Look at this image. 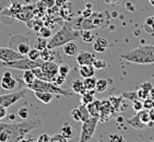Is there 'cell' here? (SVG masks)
<instances>
[{
  "mask_svg": "<svg viewBox=\"0 0 154 142\" xmlns=\"http://www.w3.org/2000/svg\"><path fill=\"white\" fill-rule=\"evenodd\" d=\"M95 93H96L95 90H86L85 93H84L83 95H81V96H82V97H81V104L86 106L88 104H90L91 102L94 101Z\"/></svg>",
  "mask_w": 154,
  "mask_h": 142,
  "instance_id": "cb8c5ba5",
  "label": "cell"
},
{
  "mask_svg": "<svg viewBox=\"0 0 154 142\" xmlns=\"http://www.w3.org/2000/svg\"><path fill=\"white\" fill-rule=\"evenodd\" d=\"M80 32H81L80 37L82 39L83 42H85V43H93L95 41L94 33L91 32L90 30H81Z\"/></svg>",
  "mask_w": 154,
  "mask_h": 142,
  "instance_id": "484cf974",
  "label": "cell"
},
{
  "mask_svg": "<svg viewBox=\"0 0 154 142\" xmlns=\"http://www.w3.org/2000/svg\"><path fill=\"white\" fill-rule=\"evenodd\" d=\"M18 116L22 120H26L29 118V116H30V112H29L26 107H21L20 110H18Z\"/></svg>",
  "mask_w": 154,
  "mask_h": 142,
  "instance_id": "d590c367",
  "label": "cell"
},
{
  "mask_svg": "<svg viewBox=\"0 0 154 142\" xmlns=\"http://www.w3.org/2000/svg\"><path fill=\"white\" fill-rule=\"evenodd\" d=\"M63 53L68 57H72L74 55H77L78 53V46L73 42H69L67 44L63 45Z\"/></svg>",
  "mask_w": 154,
  "mask_h": 142,
  "instance_id": "603a6c76",
  "label": "cell"
},
{
  "mask_svg": "<svg viewBox=\"0 0 154 142\" xmlns=\"http://www.w3.org/2000/svg\"><path fill=\"white\" fill-rule=\"evenodd\" d=\"M86 107H88V110H89V112H90V115L95 116V117H98V118H100V115H101V108H102L101 100H96V98H95L93 102L88 104Z\"/></svg>",
  "mask_w": 154,
  "mask_h": 142,
  "instance_id": "2e32d148",
  "label": "cell"
},
{
  "mask_svg": "<svg viewBox=\"0 0 154 142\" xmlns=\"http://www.w3.org/2000/svg\"><path fill=\"white\" fill-rule=\"evenodd\" d=\"M140 88L141 89H143L145 92H150L151 91V89L153 88V84H152L150 81H145V82H143V83H141V85H140Z\"/></svg>",
  "mask_w": 154,
  "mask_h": 142,
  "instance_id": "7dc6e473",
  "label": "cell"
},
{
  "mask_svg": "<svg viewBox=\"0 0 154 142\" xmlns=\"http://www.w3.org/2000/svg\"><path fill=\"white\" fill-rule=\"evenodd\" d=\"M93 66H94V68L96 70H102V69L108 68V63L105 60H102V59H94Z\"/></svg>",
  "mask_w": 154,
  "mask_h": 142,
  "instance_id": "836d02e7",
  "label": "cell"
},
{
  "mask_svg": "<svg viewBox=\"0 0 154 142\" xmlns=\"http://www.w3.org/2000/svg\"><path fill=\"white\" fill-rule=\"evenodd\" d=\"M37 142H51V137L47 133H43V134H41L38 137Z\"/></svg>",
  "mask_w": 154,
  "mask_h": 142,
  "instance_id": "681fc988",
  "label": "cell"
},
{
  "mask_svg": "<svg viewBox=\"0 0 154 142\" xmlns=\"http://www.w3.org/2000/svg\"><path fill=\"white\" fill-rule=\"evenodd\" d=\"M108 101H109L110 105L113 106V108L116 112H120V110H126L128 106H129V101L126 100V98L120 95H112L108 97Z\"/></svg>",
  "mask_w": 154,
  "mask_h": 142,
  "instance_id": "8fae6325",
  "label": "cell"
},
{
  "mask_svg": "<svg viewBox=\"0 0 154 142\" xmlns=\"http://www.w3.org/2000/svg\"><path fill=\"white\" fill-rule=\"evenodd\" d=\"M154 107V100H152L151 97L145 98L143 101V110H150Z\"/></svg>",
  "mask_w": 154,
  "mask_h": 142,
  "instance_id": "b9f144b4",
  "label": "cell"
},
{
  "mask_svg": "<svg viewBox=\"0 0 154 142\" xmlns=\"http://www.w3.org/2000/svg\"><path fill=\"white\" fill-rule=\"evenodd\" d=\"M47 44H48L47 39H44V37H41V36H39L38 39L35 41L34 47H35L36 49H38V51H42L43 49H45V48L47 47Z\"/></svg>",
  "mask_w": 154,
  "mask_h": 142,
  "instance_id": "f1b7e54d",
  "label": "cell"
},
{
  "mask_svg": "<svg viewBox=\"0 0 154 142\" xmlns=\"http://www.w3.org/2000/svg\"><path fill=\"white\" fill-rule=\"evenodd\" d=\"M102 101V100H101ZM116 110L113 108V106L110 105L108 100H103L102 101V108H101V115H100V120L101 122H107L108 119H110L112 114H114Z\"/></svg>",
  "mask_w": 154,
  "mask_h": 142,
  "instance_id": "4fadbf2b",
  "label": "cell"
},
{
  "mask_svg": "<svg viewBox=\"0 0 154 142\" xmlns=\"http://www.w3.org/2000/svg\"><path fill=\"white\" fill-rule=\"evenodd\" d=\"M149 2H150V5H151V6L154 7V0H149Z\"/></svg>",
  "mask_w": 154,
  "mask_h": 142,
  "instance_id": "6125c7cd",
  "label": "cell"
},
{
  "mask_svg": "<svg viewBox=\"0 0 154 142\" xmlns=\"http://www.w3.org/2000/svg\"><path fill=\"white\" fill-rule=\"evenodd\" d=\"M106 142H125V138L122 134H109Z\"/></svg>",
  "mask_w": 154,
  "mask_h": 142,
  "instance_id": "74e56055",
  "label": "cell"
},
{
  "mask_svg": "<svg viewBox=\"0 0 154 142\" xmlns=\"http://www.w3.org/2000/svg\"><path fill=\"white\" fill-rule=\"evenodd\" d=\"M41 69L43 70L47 78L49 79L51 82H55V78L58 74V70H59V65L55 61H44L42 65Z\"/></svg>",
  "mask_w": 154,
  "mask_h": 142,
  "instance_id": "30bf717a",
  "label": "cell"
},
{
  "mask_svg": "<svg viewBox=\"0 0 154 142\" xmlns=\"http://www.w3.org/2000/svg\"><path fill=\"white\" fill-rule=\"evenodd\" d=\"M96 81H97V79H96L95 77L85 78V79L83 80V84H84V88H85L86 90H95Z\"/></svg>",
  "mask_w": 154,
  "mask_h": 142,
  "instance_id": "83f0119b",
  "label": "cell"
},
{
  "mask_svg": "<svg viewBox=\"0 0 154 142\" xmlns=\"http://www.w3.org/2000/svg\"><path fill=\"white\" fill-rule=\"evenodd\" d=\"M44 60H42L39 58L38 60H31L27 56H25L22 59L14 60V61H10L6 62V67L11 69H17V70H31L33 68H36V67H42Z\"/></svg>",
  "mask_w": 154,
  "mask_h": 142,
  "instance_id": "8992f818",
  "label": "cell"
},
{
  "mask_svg": "<svg viewBox=\"0 0 154 142\" xmlns=\"http://www.w3.org/2000/svg\"><path fill=\"white\" fill-rule=\"evenodd\" d=\"M11 5H12V0H0V14L5 10L9 9Z\"/></svg>",
  "mask_w": 154,
  "mask_h": 142,
  "instance_id": "ab89813d",
  "label": "cell"
},
{
  "mask_svg": "<svg viewBox=\"0 0 154 142\" xmlns=\"http://www.w3.org/2000/svg\"><path fill=\"white\" fill-rule=\"evenodd\" d=\"M34 94H35V96L38 98L42 103L44 104L51 103L54 95L51 93H49V92H42V91H34Z\"/></svg>",
  "mask_w": 154,
  "mask_h": 142,
  "instance_id": "7402d4cb",
  "label": "cell"
},
{
  "mask_svg": "<svg viewBox=\"0 0 154 142\" xmlns=\"http://www.w3.org/2000/svg\"><path fill=\"white\" fill-rule=\"evenodd\" d=\"M67 0H56V5L57 6H62L63 3H66Z\"/></svg>",
  "mask_w": 154,
  "mask_h": 142,
  "instance_id": "6f0895ef",
  "label": "cell"
},
{
  "mask_svg": "<svg viewBox=\"0 0 154 142\" xmlns=\"http://www.w3.org/2000/svg\"><path fill=\"white\" fill-rule=\"evenodd\" d=\"M69 72H70V67H69V65H67V63H60L59 65V70H58V73L61 74V76H63V77H68Z\"/></svg>",
  "mask_w": 154,
  "mask_h": 142,
  "instance_id": "e575fe53",
  "label": "cell"
},
{
  "mask_svg": "<svg viewBox=\"0 0 154 142\" xmlns=\"http://www.w3.org/2000/svg\"><path fill=\"white\" fill-rule=\"evenodd\" d=\"M104 14L101 12H95L89 18L79 17L73 21V27L75 30H91V29H100L104 25Z\"/></svg>",
  "mask_w": 154,
  "mask_h": 142,
  "instance_id": "5b68a950",
  "label": "cell"
},
{
  "mask_svg": "<svg viewBox=\"0 0 154 142\" xmlns=\"http://www.w3.org/2000/svg\"><path fill=\"white\" fill-rule=\"evenodd\" d=\"M71 89H72V92L75 93V94L83 95L86 92V89L84 88V84H83V81L79 80V79H75V80L72 81Z\"/></svg>",
  "mask_w": 154,
  "mask_h": 142,
  "instance_id": "ffe728a7",
  "label": "cell"
},
{
  "mask_svg": "<svg viewBox=\"0 0 154 142\" xmlns=\"http://www.w3.org/2000/svg\"><path fill=\"white\" fill-rule=\"evenodd\" d=\"M24 42H29V39H27L25 35H22V34H15V35H12L9 39V46L8 47L12 48L17 51L18 46L21 44V43H24Z\"/></svg>",
  "mask_w": 154,
  "mask_h": 142,
  "instance_id": "e0dca14e",
  "label": "cell"
},
{
  "mask_svg": "<svg viewBox=\"0 0 154 142\" xmlns=\"http://www.w3.org/2000/svg\"><path fill=\"white\" fill-rule=\"evenodd\" d=\"M88 142H100V141H98L97 139H95V138H91Z\"/></svg>",
  "mask_w": 154,
  "mask_h": 142,
  "instance_id": "94428289",
  "label": "cell"
},
{
  "mask_svg": "<svg viewBox=\"0 0 154 142\" xmlns=\"http://www.w3.org/2000/svg\"><path fill=\"white\" fill-rule=\"evenodd\" d=\"M51 142H68V139L65 138L61 133H56L51 137Z\"/></svg>",
  "mask_w": 154,
  "mask_h": 142,
  "instance_id": "60d3db41",
  "label": "cell"
},
{
  "mask_svg": "<svg viewBox=\"0 0 154 142\" xmlns=\"http://www.w3.org/2000/svg\"><path fill=\"white\" fill-rule=\"evenodd\" d=\"M6 67V62H3L2 60H0V68H5Z\"/></svg>",
  "mask_w": 154,
  "mask_h": 142,
  "instance_id": "91938a15",
  "label": "cell"
},
{
  "mask_svg": "<svg viewBox=\"0 0 154 142\" xmlns=\"http://www.w3.org/2000/svg\"><path fill=\"white\" fill-rule=\"evenodd\" d=\"M29 142H32V137H30V138H29Z\"/></svg>",
  "mask_w": 154,
  "mask_h": 142,
  "instance_id": "be15d7a7",
  "label": "cell"
},
{
  "mask_svg": "<svg viewBox=\"0 0 154 142\" xmlns=\"http://www.w3.org/2000/svg\"><path fill=\"white\" fill-rule=\"evenodd\" d=\"M60 133H61L65 138H67V139H71L74 134V130L71 125L66 122H63L61 129H60Z\"/></svg>",
  "mask_w": 154,
  "mask_h": 142,
  "instance_id": "d4e9b609",
  "label": "cell"
},
{
  "mask_svg": "<svg viewBox=\"0 0 154 142\" xmlns=\"http://www.w3.org/2000/svg\"><path fill=\"white\" fill-rule=\"evenodd\" d=\"M122 95L124 96L126 100H128L129 102H134L137 100H139L138 98V95H137V91H130V92H122Z\"/></svg>",
  "mask_w": 154,
  "mask_h": 142,
  "instance_id": "1f68e13d",
  "label": "cell"
},
{
  "mask_svg": "<svg viewBox=\"0 0 154 142\" xmlns=\"http://www.w3.org/2000/svg\"><path fill=\"white\" fill-rule=\"evenodd\" d=\"M132 108L136 112H140L143 110V102H141V100H137V101L132 102Z\"/></svg>",
  "mask_w": 154,
  "mask_h": 142,
  "instance_id": "ee69618b",
  "label": "cell"
},
{
  "mask_svg": "<svg viewBox=\"0 0 154 142\" xmlns=\"http://www.w3.org/2000/svg\"><path fill=\"white\" fill-rule=\"evenodd\" d=\"M25 56L21 55L20 53L10 47H0V60H2L3 62L14 61V60L22 59Z\"/></svg>",
  "mask_w": 154,
  "mask_h": 142,
  "instance_id": "9c48e42d",
  "label": "cell"
},
{
  "mask_svg": "<svg viewBox=\"0 0 154 142\" xmlns=\"http://www.w3.org/2000/svg\"><path fill=\"white\" fill-rule=\"evenodd\" d=\"M38 34L41 37L49 39L51 36V29H48V27H46V26H42L41 30L38 31Z\"/></svg>",
  "mask_w": 154,
  "mask_h": 142,
  "instance_id": "8d00e7d4",
  "label": "cell"
},
{
  "mask_svg": "<svg viewBox=\"0 0 154 142\" xmlns=\"http://www.w3.org/2000/svg\"><path fill=\"white\" fill-rule=\"evenodd\" d=\"M7 114H8V112H7V107L0 106V122H1L3 118H6Z\"/></svg>",
  "mask_w": 154,
  "mask_h": 142,
  "instance_id": "816d5d0a",
  "label": "cell"
},
{
  "mask_svg": "<svg viewBox=\"0 0 154 142\" xmlns=\"http://www.w3.org/2000/svg\"><path fill=\"white\" fill-rule=\"evenodd\" d=\"M98 122H100V118H98V117L91 116L89 120L82 122L79 142H88L91 138H93V134H94L95 129L97 127Z\"/></svg>",
  "mask_w": 154,
  "mask_h": 142,
  "instance_id": "52a82bcc",
  "label": "cell"
},
{
  "mask_svg": "<svg viewBox=\"0 0 154 142\" xmlns=\"http://www.w3.org/2000/svg\"><path fill=\"white\" fill-rule=\"evenodd\" d=\"M93 48H94V51H96V53H103V51H106V48H104L102 45H100L97 42H95V41H94V44H93Z\"/></svg>",
  "mask_w": 154,
  "mask_h": 142,
  "instance_id": "c3c4849f",
  "label": "cell"
},
{
  "mask_svg": "<svg viewBox=\"0 0 154 142\" xmlns=\"http://www.w3.org/2000/svg\"><path fill=\"white\" fill-rule=\"evenodd\" d=\"M95 42H97L98 44L102 45V46H103L104 48H106V49H107V47H108V42H107L106 39H104V37H98L97 39H95Z\"/></svg>",
  "mask_w": 154,
  "mask_h": 142,
  "instance_id": "f907efd6",
  "label": "cell"
},
{
  "mask_svg": "<svg viewBox=\"0 0 154 142\" xmlns=\"http://www.w3.org/2000/svg\"><path fill=\"white\" fill-rule=\"evenodd\" d=\"M79 108H80V112H81V122H86V120H89L91 115H90V112H89V110H88V107H86L85 105H82V104H81L80 106H79Z\"/></svg>",
  "mask_w": 154,
  "mask_h": 142,
  "instance_id": "4dcf8cb0",
  "label": "cell"
},
{
  "mask_svg": "<svg viewBox=\"0 0 154 142\" xmlns=\"http://www.w3.org/2000/svg\"><path fill=\"white\" fill-rule=\"evenodd\" d=\"M137 95H138V98L141 100V101H144L145 98L149 97V93L148 92H145L143 89L139 88V90H137Z\"/></svg>",
  "mask_w": 154,
  "mask_h": 142,
  "instance_id": "7bdbcfd3",
  "label": "cell"
},
{
  "mask_svg": "<svg viewBox=\"0 0 154 142\" xmlns=\"http://www.w3.org/2000/svg\"><path fill=\"white\" fill-rule=\"evenodd\" d=\"M41 59L44 60V61H55L57 62V60L59 62H61V58H60V54L59 51L55 49H51V48L46 47L45 49L41 51Z\"/></svg>",
  "mask_w": 154,
  "mask_h": 142,
  "instance_id": "7c38bea8",
  "label": "cell"
},
{
  "mask_svg": "<svg viewBox=\"0 0 154 142\" xmlns=\"http://www.w3.org/2000/svg\"><path fill=\"white\" fill-rule=\"evenodd\" d=\"M95 70L96 69L94 68L93 65H83L80 66V68H79V73L83 79H85V78L94 77Z\"/></svg>",
  "mask_w": 154,
  "mask_h": 142,
  "instance_id": "d6986e66",
  "label": "cell"
},
{
  "mask_svg": "<svg viewBox=\"0 0 154 142\" xmlns=\"http://www.w3.org/2000/svg\"><path fill=\"white\" fill-rule=\"evenodd\" d=\"M31 47H30V44H29V42H24V43H21L20 45L18 46L17 48V51L20 53L21 55H23V56H26L29 51H30Z\"/></svg>",
  "mask_w": 154,
  "mask_h": 142,
  "instance_id": "f546056e",
  "label": "cell"
},
{
  "mask_svg": "<svg viewBox=\"0 0 154 142\" xmlns=\"http://www.w3.org/2000/svg\"><path fill=\"white\" fill-rule=\"evenodd\" d=\"M92 14H93V11L91 9H86L82 12V17H84V18H89Z\"/></svg>",
  "mask_w": 154,
  "mask_h": 142,
  "instance_id": "f5cc1de1",
  "label": "cell"
},
{
  "mask_svg": "<svg viewBox=\"0 0 154 142\" xmlns=\"http://www.w3.org/2000/svg\"><path fill=\"white\" fill-rule=\"evenodd\" d=\"M113 82V80L109 79H97L96 81V85H95V91L96 93H103L107 90L109 83Z\"/></svg>",
  "mask_w": 154,
  "mask_h": 142,
  "instance_id": "44dd1931",
  "label": "cell"
},
{
  "mask_svg": "<svg viewBox=\"0 0 154 142\" xmlns=\"http://www.w3.org/2000/svg\"><path fill=\"white\" fill-rule=\"evenodd\" d=\"M70 116L72 117L73 120L75 122H81V112H80V108L77 107V108H73V110L70 112Z\"/></svg>",
  "mask_w": 154,
  "mask_h": 142,
  "instance_id": "f35d334b",
  "label": "cell"
},
{
  "mask_svg": "<svg viewBox=\"0 0 154 142\" xmlns=\"http://www.w3.org/2000/svg\"><path fill=\"white\" fill-rule=\"evenodd\" d=\"M18 142H29V138H26V137H23V138L19 139Z\"/></svg>",
  "mask_w": 154,
  "mask_h": 142,
  "instance_id": "680465c9",
  "label": "cell"
},
{
  "mask_svg": "<svg viewBox=\"0 0 154 142\" xmlns=\"http://www.w3.org/2000/svg\"><path fill=\"white\" fill-rule=\"evenodd\" d=\"M81 32L79 30H75L72 25V22L66 21L65 23L62 24L61 29L57 33H55V35L51 36V39L48 41L47 47L55 49V48L61 47L65 44L72 42L77 37H80Z\"/></svg>",
  "mask_w": 154,
  "mask_h": 142,
  "instance_id": "3957f363",
  "label": "cell"
},
{
  "mask_svg": "<svg viewBox=\"0 0 154 142\" xmlns=\"http://www.w3.org/2000/svg\"><path fill=\"white\" fill-rule=\"evenodd\" d=\"M41 126L42 122L37 118L22 122H0V142H18L19 139Z\"/></svg>",
  "mask_w": 154,
  "mask_h": 142,
  "instance_id": "6da1fadb",
  "label": "cell"
},
{
  "mask_svg": "<svg viewBox=\"0 0 154 142\" xmlns=\"http://www.w3.org/2000/svg\"><path fill=\"white\" fill-rule=\"evenodd\" d=\"M27 90H31V91H42V92H49L51 94H56V95H61V96H66V97H71L72 93L69 92L68 90L61 89L60 86L56 85L54 82H49V81H44L41 80V79H37L36 78L34 82L26 85Z\"/></svg>",
  "mask_w": 154,
  "mask_h": 142,
  "instance_id": "277c9868",
  "label": "cell"
},
{
  "mask_svg": "<svg viewBox=\"0 0 154 142\" xmlns=\"http://www.w3.org/2000/svg\"><path fill=\"white\" fill-rule=\"evenodd\" d=\"M153 142H154V141H153Z\"/></svg>",
  "mask_w": 154,
  "mask_h": 142,
  "instance_id": "03108f58",
  "label": "cell"
},
{
  "mask_svg": "<svg viewBox=\"0 0 154 142\" xmlns=\"http://www.w3.org/2000/svg\"><path fill=\"white\" fill-rule=\"evenodd\" d=\"M17 80H15L14 78H5L2 77V79L0 80V86L2 88L3 90H6V91H13L15 89V86H17Z\"/></svg>",
  "mask_w": 154,
  "mask_h": 142,
  "instance_id": "ac0fdd59",
  "label": "cell"
},
{
  "mask_svg": "<svg viewBox=\"0 0 154 142\" xmlns=\"http://www.w3.org/2000/svg\"><path fill=\"white\" fill-rule=\"evenodd\" d=\"M153 21H154V15H153Z\"/></svg>",
  "mask_w": 154,
  "mask_h": 142,
  "instance_id": "e7e4bbea",
  "label": "cell"
},
{
  "mask_svg": "<svg viewBox=\"0 0 154 142\" xmlns=\"http://www.w3.org/2000/svg\"><path fill=\"white\" fill-rule=\"evenodd\" d=\"M27 89L26 88H20L18 91L14 92H9L6 94L0 95V106L3 107H9L13 104H15L17 102H19L20 100L24 98L26 96Z\"/></svg>",
  "mask_w": 154,
  "mask_h": 142,
  "instance_id": "ba28073f",
  "label": "cell"
},
{
  "mask_svg": "<svg viewBox=\"0 0 154 142\" xmlns=\"http://www.w3.org/2000/svg\"><path fill=\"white\" fill-rule=\"evenodd\" d=\"M41 2V5H43V6L45 7V8H53L55 5H56V0H41L39 1Z\"/></svg>",
  "mask_w": 154,
  "mask_h": 142,
  "instance_id": "bcb514c9",
  "label": "cell"
},
{
  "mask_svg": "<svg viewBox=\"0 0 154 142\" xmlns=\"http://www.w3.org/2000/svg\"><path fill=\"white\" fill-rule=\"evenodd\" d=\"M119 57L131 63L151 65L154 63V45H145L131 51H124L119 55Z\"/></svg>",
  "mask_w": 154,
  "mask_h": 142,
  "instance_id": "7a4b0ae2",
  "label": "cell"
},
{
  "mask_svg": "<svg viewBox=\"0 0 154 142\" xmlns=\"http://www.w3.org/2000/svg\"><path fill=\"white\" fill-rule=\"evenodd\" d=\"M29 58H30L31 60H38L39 58H41V51H38V49H36L35 47L34 48H31L30 51H29V54L26 55Z\"/></svg>",
  "mask_w": 154,
  "mask_h": 142,
  "instance_id": "d6a6232c",
  "label": "cell"
},
{
  "mask_svg": "<svg viewBox=\"0 0 154 142\" xmlns=\"http://www.w3.org/2000/svg\"><path fill=\"white\" fill-rule=\"evenodd\" d=\"M149 97H151L152 100H154V86L151 89V91L149 92Z\"/></svg>",
  "mask_w": 154,
  "mask_h": 142,
  "instance_id": "9f6ffc18",
  "label": "cell"
},
{
  "mask_svg": "<svg viewBox=\"0 0 154 142\" xmlns=\"http://www.w3.org/2000/svg\"><path fill=\"white\" fill-rule=\"evenodd\" d=\"M127 125L131 126V127L134 128V129H144V128L148 127V126L142 122V119H141V115H140V112H137L136 115L132 116L130 119H128Z\"/></svg>",
  "mask_w": 154,
  "mask_h": 142,
  "instance_id": "9a60e30c",
  "label": "cell"
},
{
  "mask_svg": "<svg viewBox=\"0 0 154 142\" xmlns=\"http://www.w3.org/2000/svg\"><path fill=\"white\" fill-rule=\"evenodd\" d=\"M66 80H67V78L66 77H63V76H61V74H57L56 76V78H55V84L56 85H58V86H60V85H62L63 83L66 82Z\"/></svg>",
  "mask_w": 154,
  "mask_h": 142,
  "instance_id": "f6af8a7d",
  "label": "cell"
},
{
  "mask_svg": "<svg viewBox=\"0 0 154 142\" xmlns=\"http://www.w3.org/2000/svg\"><path fill=\"white\" fill-rule=\"evenodd\" d=\"M149 116H150V120L154 124V107L149 110Z\"/></svg>",
  "mask_w": 154,
  "mask_h": 142,
  "instance_id": "db71d44e",
  "label": "cell"
},
{
  "mask_svg": "<svg viewBox=\"0 0 154 142\" xmlns=\"http://www.w3.org/2000/svg\"><path fill=\"white\" fill-rule=\"evenodd\" d=\"M94 56L92 54L89 53V51H81L77 55V60L78 65L79 66H83V65H93V61H94Z\"/></svg>",
  "mask_w": 154,
  "mask_h": 142,
  "instance_id": "5bb4252c",
  "label": "cell"
},
{
  "mask_svg": "<svg viewBox=\"0 0 154 142\" xmlns=\"http://www.w3.org/2000/svg\"><path fill=\"white\" fill-rule=\"evenodd\" d=\"M2 77H5V78H12L13 76H12V73L10 72V71H5V72H3V74H2Z\"/></svg>",
  "mask_w": 154,
  "mask_h": 142,
  "instance_id": "11a10c76",
  "label": "cell"
},
{
  "mask_svg": "<svg viewBox=\"0 0 154 142\" xmlns=\"http://www.w3.org/2000/svg\"><path fill=\"white\" fill-rule=\"evenodd\" d=\"M143 29L149 34H154V21L153 17H149L145 19L144 24H143Z\"/></svg>",
  "mask_w": 154,
  "mask_h": 142,
  "instance_id": "4316f807",
  "label": "cell"
}]
</instances>
